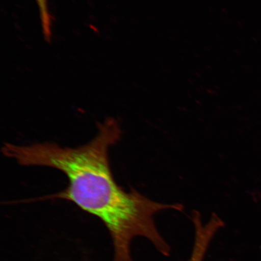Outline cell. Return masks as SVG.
Segmentation results:
<instances>
[{"mask_svg":"<svg viewBox=\"0 0 261 261\" xmlns=\"http://www.w3.org/2000/svg\"><path fill=\"white\" fill-rule=\"evenodd\" d=\"M215 236V231L210 227H196L193 247L188 261H203L208 248Z\"/></svg>","mask_w":261,"mask_h":261,"instance_id":"obj_2","label":"cell"},{"mask_svg":"<svg viewBox=\"0 0 261 261\" xmlns=\"http://www.w3.org/2000/svg\"><path fill=\"white\" fill-rule=\"evenodd\" d=\"M97 130L91 141L76 148L51 142L5 143L2 152L19 165L43 166L64 173L68 179L67 188L48 198L72 202L99 218L112 238V261H133L130 245L139 237L149 241L162 255L170 256L171 247L159 232L154 217L163 211H181L184 206L159 203L135 189L127 192L119 187L110 168L109 152L121 138V128L118 121L109 117L97 123Z\"/></svg>","mask_w":261,"mask_h":261,"instance_id":"obj_1","label":"cell"},{"mask_svg":"<svg viewBox=\"0 0 261 261\" xmlns=\"http://www.w3.org/2000/svg\"><path fill=\"white\" fill-rule=\"evenodd\" d=\"M38 8L41 22L42 34L45 41L51 40L52 16L48 8V0H35Z\"/></svg>","mask_w":261,"mask_h":261,"instance_id":"obj_3","label":"cell"}]
</instances>
